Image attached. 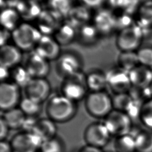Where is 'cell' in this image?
Wrapping results in <instances>:
<instances>
[{"mask_svg": "<svg viewBox=\"0 0 152 152\" xmlns=\"http://www.w3.org/2000/svg\"><path fill=\"white\" fill-rule=\"evenodd\" d=\"M132 87L148 88L152 83V69L139 65L128 72Z\"/></svg>", "mask_w": 152, "mask_h": 152, "instance_id": "cell-17", "label": "cell"}, {"mask_svg": "<svg viewBox=\"0 0 152 152\" xmlns=\"http://www.w3.org/2000/svg\"><path fill=\"white\" fill-rule=\"evenodd\" d=\"M0 138L1 141H3L5 140V139L7 137L9 129L10 128L2 116L0 119Z\"/></svg>", "mask_w": 152, "mask_h": 152, "instance_id": "cell-39", "label": "cell"}, {"mask_svg": "<svg viewBox=\"0 0 152 152\" xmlns=\"http://www.w3.org/2000/svg\"><path fill=\"white\" fill-rule=\"evenodd\" d=\"M10 37H11V33H10V31L2 28L1 31V46L7 44V41Z\"/></svg>", "mask_w": 152, "mask_h": 152, "instance_id": "cell-40", "label": "cell"}, {"mask_svg": "<svg viewBox=\"0 0 152 152\" xmlns=\"http://www.w3.org/2000/svg\"><path fill=\"white\" fill-rule=\"evenodd\" d=\"M29 131L37 135L43 141L56 136L57 127L55 122L50 118H42L35 121Z\"/></svg>", "mask_w": 152, "mask_h": 152, "instance_id": "cell-18", "label": "cell"}, {"mask_svg": "<svg viewBox=\"0 0 152 152\" xmlns=\"http://www.w3.org/2000/svg\"><path fill=\"white\" fill-rule=\"evenodd\" d=\"M100 35L93 24L87 23L78 28L77 37L80 43L90 45L94 43Z\"/></svg>", "mask_w": 152, "mask_h": 152, "instance_id": "cell-26", "label": "cell"}, {"mask_svg": "<svg viewBox=\"0 0 152 152\" xmlns=\"http://www.w3.org/2000/svg\"><path fill=\"white\" fill-rule=\"evenodd\" d=\"M26 97L42 103L50 97V84L45 78H33L26 86Z\"/></svg>", "mask_w": 152, "mask_h": 152, "instance_id": "cell-12", "label": "cell"}, {"mask_svg": "<svg viewBox=\"0 0 152 152\" xmlns=\"http://www.w3.org/2000/svg\"><path fill=\"white\" fill-rule=\"evenodd\" d=\"M132 100V97L128 93L115 94L112 98L113 107L115 110L125 112Z\"/></svg>", "mask_w": 152, "mask_h": 152, "instance_id": "cell-34", "label": "cell"}, {"mask_svg": "<svg viewBox=\"0 0 152 152\" xmlns=\"http://www.w3.org/2000/svg\"><path fill=\"white\" fill-rule=\"evenodd\" d=\"M61 17L53 11L49 10V13L47 12H42L38 17L40 23L38 29L41 32L42 35H49V33L54 31L61 26L58 25V17Z\"/></svg>", "mask_w": 152, "mask_h": 152, "instance_id": "cell-20", "label": "cell"}, {"mask_svg": "<svg viewBox=\"0 0 152 152\" xmlns=\"http://www.w3.org/2000/svg\"><path fill=\"white\" fill-rule=\"evenodd\" d=\"M0 152H14L10 142L5 140L1 141Z\"/></svg>", "mask_w": 152, "mask_h": 152, "instance_id": "cell-42", "label": "cell"}, {"mask_svg": "<svg viewBox=\"0 0 152 152\" xmlns=\"http://www.w3.org/2000/svg\"><path fill=\"white\" fill-rule=\"evenodd\" d=\"M12 82L19 87L25 88L33 78L24 66L17 65L11 71Z\"/></svg>", "mask_w": 152, "mask_h": 152, "instance_id": "cell-30", "label": "cell"}, {"mask_svg": "<svg viewBox=\"0 0 152 152\" xmlns=\"http://www.w3.org/2000/svg\"><path fill=\"white\" fill-rule=\"evenodd\" d=\"M31 1H35V2H39V1L40 0H31Z\"/></svg>", "mask_w": 152, "mask_h": 152, "instance_id": "cell-45", "label": "cell"}, {"mask_svg": "<svg viewBox=\"0 0 152 152\" xmlns=\"http://www.w3.org/2000/svg\"><path fill=\"white\" fill-rule=\"evenodd\" d=\"M118 66L128 72L140 65L137 51L121 52L118 56Z\"/></svg>", "mask_w": 152, "mask_h": 152, "instance_id": "cell-27", "label": "cell"}, {"mask_svg": "<svg viewBox=\"0 0 152 152\" xmlns=\"http://www.w3.org/2000/svg\"><path fill=\"white\" fill-rule=\"evenodd\" d=\"M42 36L38 28L28 23H20L11 31V39L14 45L24 51L34 49Z\"/></svg>", "mask_w": 152, "mask_h": 152, "instance_id": "cell-2", "label": "cell"}, {"mask_svg": "<svg viewBox=\"0 0 152 152\" xmlns=\"http://www.w3.org/2000/svg\"><path fill=\"white\" fill-rule=\"evenodd\" d=\"M140 65L152 69V46H144L137 50Z\"/></svg>", "mask_w": 152, "mask_h": 152, "instance_id": "cell-37", "label": "cell"}, {"mask_svg": "<svg viewBox=\"0 0 152 152\" xmlns=\"http://www.w3.org/2000/svg\"><path fill=\"white\" fill-rule=\"evenodd\" d=\"M11 75V71H10V68L1 66L0 68V78L1 82L5 81L6 79L10 76Z\"/></svg>", "mask_w": 152, "mask_h": 152, "instance_id": "cell-41", "label": "cell"}, {"mask_svg": "<svg viewBox=\"0 0 152 152\" xmlns=\"http://www.w3.org/2000/svg\"><path fill=\"white\" fill-rule=\"evenodd\" d=\"M139 119L147 129L152 131V98L143 103Z\"/></svg>", "mask_w": 152, "mask_h": 152, "instance_id": "cell-33", "label": "cell"}, {"mask_svg": "<svg viewBox=\"0 0 152 152\" xmlns=\"http://www.w3.org/2000/svg\"><path fill=\"white\" fill-rule=\"evenodd\" d=\"M106 74L107 86L115 94L128 93L132 88L128 71L118 66L110 69Z\"/></svg>", "mask_w": 152, "mask_h": 152, "instance_id": "cell-10", "label": "cell"}, {"mask_svg": "<svg viewBox=\"0 0 152 152\" xmlns=\"http://www.w3.org/2000/svg\"><path fill=\"white\" fill-rule=\"evenodd\" d=\"M24 66L32 78H45L50 71L49 61L34 50L26 58Z\"/></svg>", "mask_w": 152, "mask_h": 152, "instance_id": "cell-14", "label": "cell"}, {"mask_svg": "<svg viewBox=\"0 0 152 152\" xmlns=\"http://www.w3.org/2000/svg\"><path fill=\"white\" fill-rule=\"evenodd\" d=\"M106 0H80L82 5L88 8H99L102 6Z\"/></svg>", "mask_w": 152, "mask_h": 152, "instance_id": "cell-38", "label": "cell"}, {"mask_svg": "<svg viewBox=\"0 0 152 152\" xmlns=\"http://www.w3.org/2000/svg\"><path fill=\"white\" fill-rule=\"evenodd\" d=\"M21 18L17 10L12 7H7L2 10L0 16V21L3 28L10 31H13L20 23Z\"/></svg>", "mask_w": 152, "mask_h": 152, "instance_id": "cell-24", "label": "cell"}, {"mask_svg": "<svg viewBox=\"0 0 152 152\" xmlns=\"http://www.w3.org/2000/svg\"><path fill=\"white\" fill-rule=\"evenodd\" d=\"M60 45L50 35H42L34 50L47 60H56L61 53Z\"/></svg>", "mask_w": 152, "mask_h": 152, "instance_id": "cell-15", "label": "cell"}, {"mask_svg": "<svg viewBox=\"0 0 152 152\" xmlns=\"http://www.w3.org/2000/svg\"><path fill=\"white\" fill-rule=\"evenodd\" d=\"M93 24L100 35H109L117 28V17L108 9H99L93 17Z\"/></svg>", "mask_w": 152, "mask_h": 152, "instance_id": "cell-13", "label": "cell"}, {"mask_svg": "<svg viewBox=\"0 0 152 152\" xmlns=\"http://www.w3.org/2000/svg\"><path fill=\"white\" fill-rule=\"evenodd\" d=\"M16 10L20 17L26 20L38 18L42 12L38 2L31 0L19 1Z\"/></svg>", "mask_w": 152, "mask_h": 152, "instance_id": "cell-25", "label": "cell"}, {"mask_svg": "<svg viewBox=\"0 0 152 152\" xmlns=\"http://www.w3.org/2000/svg\"><path fill=\"white\" fill-rule=\"evenodd\" d=\"M17 85L12 82L3 81L0 85V108L4 112L17 107L20 104V90Z\"/></svg>", "mask_w": 152, "mask_h": 152, "instance_id": "cell-11", "label": "cell"}, {"mask_svg": "<svg viewBox=\"0 0 152 152\" xmlns=\"http://www.w3.org/2000/svg\"><path fill=\"white\" fill-rule=\"evenodd\" d=\"M142 40V33L140 28L131 25L119 30L116 38V45L121 52L137 51Z\"/></svg>", "mask_w": 152, "mask_h": 152, "instance_id": "cell-6", "label": "cell"}, {"mask_svg": "<svg viewBox=\"0 0 152 152\" xmlns=\"http://www.w3.org/2000/svg\"><path fill=\"white\" fill-rule=\"evenodd\" d=\"M88 8L84 5L74 7L66 16L68 19L67 23H69L76 28L88 23L90 18Z\"/></svg>", "mask_w": 152, "mask_h": 152, "instance_id": "cell-22", "label": "cell"}, {"mask_svg": "<svg viewBox=\"0 0 152 152\" xmlns=\"http://www.w3.org/2000/svg\"><path fill=\"white\" fill-rule=\"evenodd\" d=\"M43 140L31 131H25L15 134L10 144L14 152H38Z\"/></svg>", "mask_w": 152, "mask_h": 152, "instance_id": "cell-8", "label": "cell"}, {"mask_svg": "<svg viewBox=\"0 0 152 152\" xmlns=\"http://www.w3.org/2000/svg\"><path fill=\"white\" fill-rule=\"evenodd\" d=\"M19 106L25 115L29 117H33L38 115L42 108V103L27 97L21 100Z\"/></svg>", "mask_w": 152, "mask_h": 152, "instance_id": "cell-32", "label": "cell"}, {"mask_svg": "<svg viewBox=\"0 0 152 152\" xmlns=\"http://www.w3.org/2000/svg\"><path fill=\"white\" fill-rule=\"evenodd\" d=\"M22 59L21 50L15 45L6 44L1 46L0 64L8 68L18 65Z\"/></svg>", "mask_w": 152, "mask_h": 152, "instance_id": "cell-16", "label": "cell"}, {"mask_svg": "<svg viewBox=\"0 0 152 152\" xmlns=\"http://www.w3.org/2000/svg\"><path fill=\"white\" fill-rule=\"evenodd\" d=\"M2 117L10 129H18L25 126L27 116L20 107H15L4 112Z\"/></svg>", "mask_w": 152, "mask_h": 152, "instance_id": "cell-21", "label": "cell"}, {"mask_svg": "<svg viewBox=\"0 0 152 152\" xmlns=\"http://www.w3.org/2000/svg\"><path fill=\"white\" fill-rule=\"evenodd\" d=\"M114 148L116 152H136L135 136L128 134L116 137Z\"/></svg>", "mask_w": 152, "mask_h": 152, "instance_id": "cell-29", "label": "cell"}, {"mask_svg": "<svg viewBox=\"0 0 152 152\" xmlns=\"http://www.w3.org/2000/svg\"><path fill=\"white\" fill-rule=\"evenodd\" d=\"M87 88L93 91H103L107 86L106 72L98 69L91 70L85 75Z\"/></svg>", "mask_w": 152, "mask_h": 152, "instance_id": "cell-19", "label": "cell"}, {"mask_svg": "<svg viewBox=\"0 0 152 152\" xmlns=\"http://www.w3.org/2000/svg\"><path fill=\"white\" fill-rule=\"evenodd\" d=\"M136 152H152V131L143 129L135 135Z\"/></svg>", "mask_w": 152, "mask_h": 152, "instance_id": "cell-28", "label": "cell"}, {"mask_svg": "<svg viewBox=\"0 0 152 152\" xmlns=\"http://www.w3.org/2000/svg\"><path fill=\"white\" fill-rule=\"evenodd\" d=\"M149 89H150V93L151 94V96H152V83H151L150 87H149Z\"/></svg>", "mask_w": 152, "mask_h": 152, "instance_id": "cell-44", "label": "cell"}, {"mask_svg": "<svg viewBox=\"0 0 152 152\" xmlns=\"http://www.w3.org/2000/svg\"><path fill=\"white\" fill-rule=\"evenodd\" d=\"M64 144L57 136L42 142L40 152H64Z\"/></svg>", "mask_w": 152, "mask_h": 152, "instance_id": "cell-35", "label": "cell"}, {"mask_svg": "<svg viewBox=\"0 0 152 152\" xmlns=\"http://www.w3.org/2000/svg\"><path fill=\"white\" fill-rule=\"evenodd\" d=\"M104 124L110 135L117 137L130 134L132 122L125 112L114 109L104 118Z\"/></svg>", "mask_w": 152, "mask_h": 152, "instance_id": "cell-5", "label": "cell"}, {"mask_svg": "<svg viewBox=\"0 0 152 152\" xmlns=\"http://www.w3.org/2000/svg\"><path fill=\"white\" fill-rule=\"evenodd\" d=\"M75 102L62 94H56L50 97L46 106L48 118L55 122H65L71 120L77 112Z\"/></svg>", "mask_w": 152, "mask_h": 152, "instance_id": "cell-1", "label": "cell"}, {"mask_svg": "<svg viewBox=\"0 0 152 152\" xmlns=\"http://www.w3.org/2000/svg\"><path fill=\"white\" fill-rule=\"evenodd\" d=\"M82 68L81 59L75 52L61 53L56 59V72L63 78L82 72Z\"/></svg>", "mask_w": 152, "mask_h": 152, "instance_id": "cell-7", "label": "cell"}, {"mask_svg": "<svg viewBox=\"0 0 152 152\" xmlns=\"http://www.w3.org/2000/svg\"><path fill=\"white\" fill-rule=\"evenodd\" d=\"M138 13L142 24L152 26V0H147L142 2L138 8Z\"/></svg>", "mask_w": 152, "mask_h": 152, "instance_id": "cell-36", "label": "cell"}, {"mask_svg": "<svg viewBox=\"0 0 152 152\" xmlns=\"http://www.w3.org/2000/svg\"><path fill=\"white\" fill-rule=\"evenodd\" d=\"M85 107L96 118H105L113 110L112 98L104 91H93L85 97Z\"/></svg>", "mask_w": 152, "mask_h": 152, "instance_id": "cell-3", "label": "cell"}, {"mask_svg": "<svg viewBox=\"0 0 152 152\" xmlns=\"http://www.w3.org/2000/svg\"><path fill=\"white\" fill-rule=\"evenodd\" d=\"M54 38L60 46L71 43L77 37L76 28L68 23L62 24L54 33Z\"/></svg>", "mask_w": 152, "mask_h": 152, "instance_id": "cell-23", "label": "cell"}, {"mask_svg": "<svg viewBox=\"0 0 152 152\" xmlns=\"http://www.w3.org/2000/svg\"><path fill=\"white\" fill-rule=\"evenodd\" d=\"M78 152H103L102 148L90 145H86L82 147Z\"/></svg>", "mask_w": 152, "mask_h": 152, "instance_id": "cell-43", "label": "cell"}, {"mask_svg": "<svg viewBox=\"0 0 152 152\" xmlns=\"http://www.w3.org/2000/svg\"><path fill=\"white\" fill-rule=\"evenodd\" d=\"M49 10L61 17H66L73 7L72 0H48Z\"/></svg>", "mask_w": 152, "mask_h": 152, "instance_id": "cell-31", "label": "cell"}, {"mask_svg": "<svg viewBox=\"0 0 152 152\" xmlns=\"http://www.w3.org/2000/svg\"><path fill=\"white\" fill-rule=\"evenodd\" d=\"M110 134L104 123L94 122L85 129L84 138L87 145L102 148L108 143Z\"/></svg>", "mask_w": 152, "mask_h": 152, "instance_id": "cell-9", "label": "cell"}, {"mask_svg": "<svg viewBox=\"0 0 152 152\" xmlns=\"http://www.w3.org/2000/svg\"><path fill=\"white\" fill-rule=\"evenodd\" d=\"M87 90L85 75L82 72L64 78L61 86V94L74 102L86 97Z\"/></svg>", "mask_w": 152, "mask_h": 152, "instance_id": "cell-4", "label": "cell"}]
</instances>
